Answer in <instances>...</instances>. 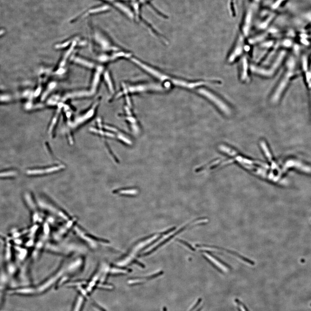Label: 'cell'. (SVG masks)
<instances>
[{
	"label": "cell",
	"mask_w": 311,
	"mask_h": 311,
	"mask_svg": "<svg viewBox=\"0 0 311 311\" xmlns=\"http://www.w3.org/2000/svg\"><path fill=\"white\" fill-rule=\"evenodd\" d=\"M242 71L241 77L243 80H244L247 77L248 62L247 58L244 57L242 61Z\"/></svg>",
	"instance_id": "cell-9"
},
{
	"label": "cell",
	"mask_w": 311,
	"mask_h": 311,
	"mask_svg": "<svg viewBox=\"0 0 311 311\" xmlns=\"http://www.w3.org/2000/svg\"><path fill=\"white\" fill-rule=\"evenodd\" d=\"M197 91H198V93H199L200 95H201L203 96H204L205 97L207 98V99H209L214 103L223 112L228 115L230 114L231 113L230 109L227 106L225 103L223 102L222 100L217 96L216 95L214 94L207 89L202 87H200Z\"/></svg>",
	"instance_id": "cell-3"
},
{
	"label": "cell",
	"mask_w": 311,
	"mask_h": 311,
	"mask_svg": "<svg viewBox=\"0 0 311 311\" xmlns=\"http://www.w3.org/2000/svg\"><path fill=\"white\" fill-rule=\"evenodd\" d=\"M261 146L262 147V149H263L264 152H265V154L267 156V157L268 159L271 162L272 165H273V166H275L274 165V163L273 162L272 160V157L270 153L268 150V147H267L265 143L264 142V141H262L261 143Z\"/></svg>",
	"instance_id": "cell-11"
},
{
	"label": "cell",
	"mask_w": 311,
	"mask_h": 311,
	"mask_svg": "<svg viewBox=\"0 0 311 311\" xmlns=\"http://www.w3.org/2000/svg\"><path fill=\"white\" fill-rule=\"evenodd\" d=\"M4 294L0 291V307L1 306L3 302L4 301Z\"/></svg>",
	"instance_id": "cell-13"
},
{
	"label": "cell",
	"mask_w": 311,
	"mask_h": 311,
	"mask_svg": "<svg viewBox=\"0 0 311 311\" xmlns=\"http://www.w3.org/2000/svg\"><path fill=\"white\" fill-rule=\"evenodd\" d=\"M290 73L289 71L286 72L284 75V77L280 81V84L277 86V88L276 89V90L272 96L271 100L273 102H276L279 100L280 96L282 95V93L285 90V89L286 88V87L287 85L289 77L290 76Z\"/></svg>",
	"instance_id": "cell-4"
},
{
	"label": "cell",
	"mask_w": 311,
	"mask_h": 311,
	"mask_svg": "<svg viewBox=\"0 0 311 311\" xmlns=\"http://www.w3.org/2000/svg\"><path fill=\"white\" fill-rule=\"evenodd\" d=\"M162 274V272H159L157 274H153V275H151V276H149L148 277V279L151 280V279H154V278H156V277L161 275V274Z\"/></svg>",
	"instance_id": "cell-14"
},
{
	"label": "cell",
	"mask_w": 311,
	"mask_h": 311,
	"mask_svg": "<svg viewBox=\"0 0 311 311\" xmlns=\"http://www.w3.org/2000/svg\"><path fill=\"white\" fill-rule=\"evenodd\" d=\"M197 247H198L209 248L213 249H215L224 251L226 252L227 253L236 256L237 258H240V259H241V260H243V262H246L247 263L249 264V265H255V263H254V262H253V261H251L250 259L246 258V257H244L243 255L237 253V252H235V251L230 250L226 249L220 247L216 246H207V245H197Z\"/></svg>",
	"instance_id": "cell-6"
},
{
	"label": "cell",
	"mask_w": 311,
	"mask_h": 311,
	"mask_svg": "<svg viewBox=\"0 0 311 311\" xmlns=\"http://www.w3.org/2000/svg\"><path fill=\"white\" fill-rule=\"evenodd\" d=\"M163 311H167V308H166V307H163Z\"/></svg>",
	"instance_id": "cell-17"
},
{
	"label": "cell",
	"mask_w": 311,
	"mask_h": 311,
	"mask_svg": "<svg viewBox=\"0 0 311 311\" xmlns=\"http://www.w3.org/2000/svg\"><path fill=\"white\" fill-rule=\"evenodd\" d=\"M201 302V299H199V300H198L197 302H196V304H195V306H193V307H192V308H191V310H189V311H193V310H195V309H196V307H198V306H199V304H200V302Z\"/></svg>",
	"instance_id": "cell-15"
},
{
	"label": "cell",
	"mask_w": 311,
	"mask_h": 311,
	"mask_svg": "<svg viewBox=\"0 0 311 311\" xmlns=\"http://www.w3.org/2000/svg\"><path fill=\"white\" fill-rule=\"evenodd\" d=\"M179 241H180V242H181V243H182L183 244H184L185 245V246H187V247L189 248V249H190L191 250L195 251V249L193 248L192 247V246H191V245H189L188 243H187V242H185V241H182V240H179Z\"/></svg>",
	"instance_id": "cell-16"
},
{
	"label": "cell",
	"mask_w": 311,
	"mask_h": 311,
	"mask_svg": "<svg viewBox=\"0 0 311 311\" xmlns=\"http://www.w3.org/2000/svg\"><path fill=\"white\" fill-rule=\"evenodd\" d=\"M104 77H105L106 83L108 85V87L110 89V91L111 92H113V85L110 76L109 72L108 71L105 72V74H104Z\"/></svg>",
	"instance_id": "cell-10"
},
{
	"label": "cell",
	"mask_w": 311,
	"mask_h": 311,
	"mask_svg": "<svg viewBox=\"0 0 311 311\" xmlns=\"http://www.w3.org/2000/svg\"><path fill=\"white\" fill-rule=\"evenodd\" d=\"M243 37L240 38L237 42V44L235 46V49L229 56V62H233L242 53V51H243Z\"/></svg>",
	"instance_id": "cell-7"
},
{
	"label": "cell",
	"mask_w": 311,
	"mask_h": 311,
	"mask_svg": "<svg viewBox=\"0 0 311 311\" xmlns=\"http://www.w3.org/2000/svg\"><path fill=\"white\" fill-rule=\"evenodd\" d=\"M74 61L75 62L80 64V65H84L85 66L88 67L89 68H92L94 66V64H93V63H90L87 61L83 60L81 58H74Z\"/></svg>",
	"instance_id": "cell-12"
},
{
	"label": "cell",
	"mask_w": 311,
	"mask_h": 311,
	"mask_svg": "<svg viewBox=\"0 0 311 311\" xmlns=\"http://www.w3.org/2000/svg\"><path fill=\"white\" fill-rule=\"evenodd\" d=\"M172 88L169 83L159 81L124 82L121 84V90L117 94L115 98L130 96L133 95L166 92Z\"/></svg>",
	"instance_id": "cell-2"
},
{
	"label": "cell",
	"mask_w": 311,
	"mask_h": 311,
	"mask_svg": "<svg viewBox=\"0 0 311 311\" xmlns=\"http://www.w3.org/2000/svg\"><path fill=\"white\" fill-rule=\"evenodd\" d=\"M200 310H201V309H199V310H198L197 311H200Z\"/></svg>",
	"instance_id": "cell-18"
},
{
	"label": "cell",
	"mask_w": 311,
	"mask_h": 311,
	"mask_svg": "<svg viewBox=\"0 0 311 311\" xmlns=\"http://www.w3.org/2000/svg\"></svg>",
	"instance_id": "cell-19"
},
{
	"label": "cell",
	"mask_w": 311,
	"mask_h": 311,
	"mask_svg": "<svg viewBox=\"0 0 311 311\" xmlns=\"http://www.w3.org/2000/svg\"><path fill=\"white\" fill-rule=\"evenodd\" d=\"M220 149L221 151H223L224 153H226V154H229L233 156L235 158V160H237L240 162V163L242 164V163H249V164H253V163H257V164L262 165H263V166H265V167H267V165L265 164V163H260L259 162H256L250 160H249L246 159L244 158L243 157H241V156L238 155L233 150H231L230 148L229 147H226L224 146H221L220 147Z\"/></svg>",
	"instance_id": "cell-5"
},
{
	"label": "cell",
	"mask_w": 311,
	"mask_h": 311,
	"mask_svg": "<svg viewBox=\"0 0 311 311\" xmlns=\"http://www.w3.org/2000/svg\"><path fill=\"white\" fill-rule=\"evenodd\" d=\"M130 60L135 65L158 81L169 83L172 88L175 87L187 90H196L197 91L200 88L199 87L208 84V82L205 81H190L171 75L135 57H132Z\"/></svg>",
	"instance_id": "cell-1"
},
{
	"label": "cell",
	"mask_w": 311,
	"mask_h": 311,
	"mask_svg": "<svg viewBox=\"0 0 311 311\" xmlns=\"http://www.w3.org/2000/svg\"><path fill=\"white\" fill-rule=\"evenodd\" d=\"M290 167H294L295 168L300 169L304 172L309 173L311 174V167H309L305 164L300 163V162L296 161H290L288 163H287L285 165L284 170L287 169V168Z\"/></svg>",
	"instance_id": "cell-8"
}]
</instances>
